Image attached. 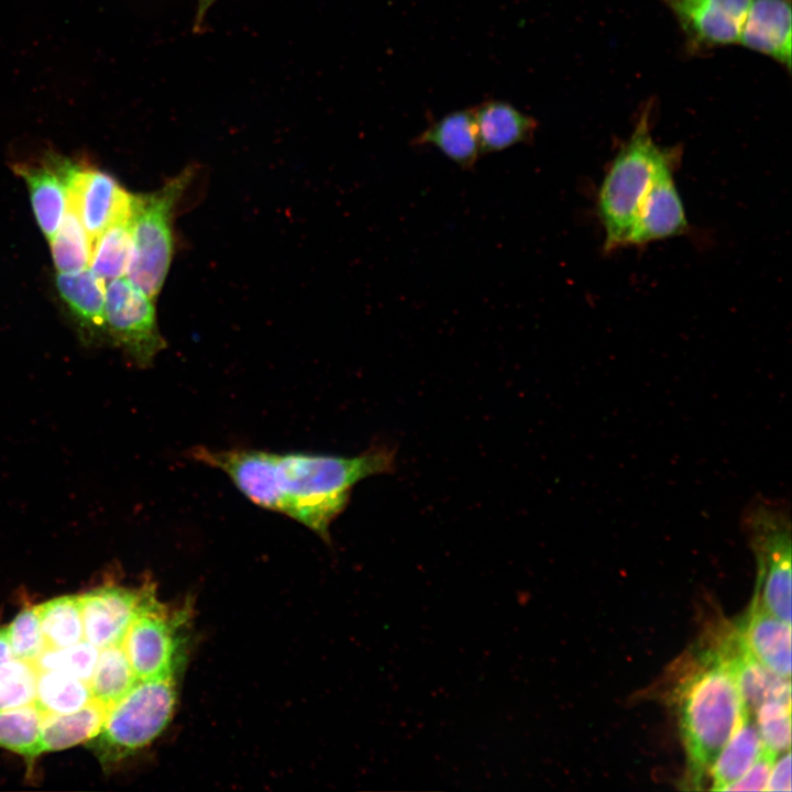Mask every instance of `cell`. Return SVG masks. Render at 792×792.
I'll return each instance as SVG.
<instances>
[{"mask_svg": "<svg viewBox=\"0 0 792 792\" xmlns=\"http://www.w3.org/2000/svg\"><path fill=\"white\" fill-rule=\"evenodd\" d=\"M92 701L88 682L59 670H38L34 704L43 714H67Z\"/></svg>", "mask_w": 792, "mask_h": 792, "instance_id": "24", "label": "cell"}, {"mask_svg": "<svg viewBox=\"0 0 792 792\" xmlns=\"http://www.w3.org/2000/svg\"><path fill=\"white\" fill-rule=\"evenodd\" d=\"M650 106L620 146L602 180L597 211L607 251L626 245L639 207L660 169L680 158L678 147H662L652 138Z\"/></svg>", "mask_w": 792, "mask_h": 792, "instance_id": "3", "label": "cell"}, {"mask_svg": "<svg viewBox=\"0 0 792 792\" xmlns=\"http://www.w3.org/2000/svg\"><path fill=\"white\" fill-rule=\"evenodd\" d=\"M190 458L222 471L254 504L302 524L330 543V526L360 481L395 469V450L376 444L355 457L196 447Z\"/></svg>", "mask_w": 792, "mask_h": 792, "instance_id": "1", "label": "cell"}, {"mask_svg": "<svg viewBox=\"0 0 792 792\" xmlns=\"http://www.w3.org/2000/svg\"><path fill=\"white\" fill-rule=\"evenodd\" d=\"M154 592L155 586L146 583L138 588L103 585L79 595L84 639L98 649L120 645Z\"/></svg>", "mask_w": 792, "mask_h": 792, "instance_id": "10", "label": "cell"}, {"mask_svg": "<svg viewBox=\"0 0 792 792\" xmlns=\"http://www.w3.org/2000/svg\"><path fill=\"white\" fill-rule=\"evenodd\" d=\"M107 708L90 701L84 707L67 714H44L38 754L64 750L89 741L101 728Z\"/></svg>", "mask_w": 792, "mask_h": 792, "instance_id": "20", "label": "cell"}, {"mask_svg": "<svg viewBox=\"0 0 792 792\" xmlns=\"http://www.w3.org/2000/svg\"><path fill=\"white\" fill-rule=\"evenodd\" d=\"M99 649L82 639L65 648H46L35 660L38 670H59L89 681Z\"/></svg>", "mask_w": 792, "mask_h": 792, "instance_id": "30", "label": "cell"}, {"mask_svg": "<svg viewBox=\"0 0 792 792\" xmlns=\"http://www.w3.org/2000/svg\"><path fill=\"white\" fill-rule=\"evenodd\" d=\"M50 242L58 273L79 271L90 264L92 242L73 207L67 205L62 226Z\"/></svg>", "mask_w": 792, "mask_h": 792, "instance_id": "27", "label": "cell"}, {"mask_svg": "<svg viewBox=\"0 0 792 792\" xmlns=\"http://www.w3.org/2000/svg\"><path fill=\"white\" fill-rule=\"evenodd\" d=\"M107 340L139 367H148L166 348L153 299L129 278L118 277L106 289Z\"/></svg>", "mask_w": 792, "mask_h": 792, "instance_id": "8", "label": "cell"}, {"mask_svg": "<svg viewBox=\"0 0 792 792\" xmlns=\"http://www.w3.org/2000/svg\"><path fill=\"white\" fill-rule=\"evenodd\" d=\"M6 629L12 656L15 658L35 662L47 648L35 606L24 607Z\"/></svg>", "mask_w": 792, "mask_h": 792, "instance_id": "31", "label": "cell"}, {"mask_svg": "<svg viewBox=\"0 0 792 792\" xmlns=\"http://www.w3.org/2000/svg\"><path fill=\"white\" fill-rule=\"evenodd\" d=\"M676 703L689 772L698 784L749 711L716 646L706 650L681 681Z\"/></svg>", "mask_w": 792, "mask_h": 792, "instance_id": "2", "label": "cell"}, {"mask_svg": "<svg viewBox=\"0 0 792 792\" xmlns=\"http://www.w3.org/2000/svg\"><path fill=\"white\" fill-rule=\"evenodd\" d=\"M791 0H751L738 43L791 70Z\"/></svg>", "mask_w": 792, "mask_h": 792, "instance_id": "15", "label": "cell"}, {"mask_svg": "<svg viewBox=\"0 0 792 792\" xmlns=\"http://www.w3.org/2000/svg\"><path fill=\"white\" fill-rule=\"evenodd\" d=\"M12 657L13 656L9 645L6 626L0 627V664Z\"/></svg>", "mask_w": 792, "mask_h": 792, "instance_id": "35", "label": "cell"}, {"mask_svg": "<svg viewBox=\"0 0 792 792\" xmlns=\"http://www.w3.org/2000/svg\"><path fill=\"white\" fill-rule=\"evenodd\" d=\"M132 254L130 218L108 227L92 243L91 271L105 280L122 277Z\"/></svg>", "mask_w": 792, "mask_h": 792, "instance_id": "25", "label": "cell"}, {"mask_svg": "<svg viewBox=\"0 0 792 792\" xmlns=\"http://www.w3.org/2000/svg\"><path fill=\"white\" fill-rule=\"evenodd\" d=\"M750 652L780 676H791V624L754 598L747 616L736 626Z\"/></svg>", "mask_w": 792, "mask_h": 792, "instance_id": "17", "label": "cell"}, {"mask_svg": "<svg viewBox=\"0 0 792 792\" xmlns=\"http://www.w3.org/2000/svg\"><path fill=\"white\" fill-rule=\"evenodd\" d=\"M791 703L769 701L754 712L762 746L774 756L790 750L791 746Z\"/></svg>", "mask_w": 792, "mask_h": 792, "instance_id": "29", "label": "cell"}, {"mask_svg": "<svg viewBox=\"0 0 792 792\" xmlns=\"http://www.w3.org/2000/svg\"><path fill=\"white\" fill-rule=\"evenodd\" d=\"M762 749L752 713L748 711L710 768L712 789L725 791L752 767Z\"/></svg>", "mask_w": 792, "mask_h": 792, "instance_id": "21", "label": "cell"}, {"mask_svg": "<svg viewBox=\"0 0 792 792\" xmlns=\"http://www.w3.org/2000/svg\"><path fill=\"white\" fill-rule=\"evenodd\" d=\"M791 517L788 504L758 496L741 514L758 564L757 596L762 606L791 624Z\"/></svg>", "mask_w": 792, "mask_h": 792, "instance_id": "6", "label": "cell"}, {"mask_svg": "<svg viewBox=\"0 0 792 792\" xmlns=\"http://www.w3.org/2000/svg\"><path fill=\"white\" fill-rule=\"evenodd\" d=\"M47 648H65L84 639L79 595H64L36 605Z\"/></svg>", "mask_w": 792, "mask_h": 792, "instance_id": "23", "label": "cell"}, {"mask_svg": "<svg viewBox=\"0 0 792 792\" xmlns=\"http://www.w3.org/2000/svg\"><path fill=\"white\" fill-rule=\"evenodd\" d=\"M38 669L15 657L0 664V711L34 704Z\"/></svg>", "mask_w": 792, "mask_h": 792, "instance_id": "28", "label": "cell"}, {"mask_svg": "<svg viewBox=\"0 0 792 792\" xmlns=\"http://www.w3.org/2000/svg\"><path fill=\"white\" fill-rule=\"evenodd\" d=\"M65 163V156L47 151L37 161L13 165L26 182L36 221L47 240L58 230L67 207Z\"/></svg>", "mask_w": 792, "mask_h": 792, "instance_id": "13", "label": "cell"}, {"mask_svg": "<svg viewBox=\"0 0 792 792\" xmlns=\"http://www.w3.org/2000/svg\"><path fill=\"white\" fill-rule=\"evenodd\" d=\"M44 714L35 704L0 711V747L33 761Z\"/></svg>", "mask_w": 792, "mask_h": 792, "instance_id": "26", "label": "cell"}, {"mask_svg": "<svg viewBox=\"0 0 792 792\" xmlns=\"http://www.w3.org/2000/svg\"><path fill=\"white\" fill-rule=\"evenodd\" d=\"M177 678L140 680L107 710L100 730L86 743L102 767L120 763L164 732L176 707Z\"/></svg>", "mask_w": 792, "mask_h": 792, "instance_id": "4", "label": "cell"}, {"mask_svg": "<svg viewBox=\"0 0 792 792\" xmlns=\"http://www.w3.org/2000/svg\"><path fill=\"white\" fill-rule=\"evenodd\" d=\"M105 282L88 268L56 276L57 293L81 338L88 343H100L107 339Z\"/></svg>", "mask_w": 792, "mask_h": 792, "instance_id": "16", "label": "cell"}, {"mask_svg": "<svg viewBox=\"0 0 792 792\" xmlns=\"http://www.w3.org/2000/svg\"><path fill=\"white\" fill-rule=\"evenodd\" d=\"M139 681L121 644L99 649L92 674L88 681L94 701L108 710Z\"/></svg>", "mask_w": 792, "mask_h": 792, "instance_id": "22", "label": "cell"}, {"mask_svg": "<svg viewBox=\"0 0 792 792\" xmlns=\"http://www.w3.org/2000/svg\"><path fill=\"white\" fill-rule=\"evenodd\" d=\"M473 108L482 156L534 142L538 121L513 103L486 99Z\"/></svg>", "mask_w": 792, "mask_h": 792, "instance_id": "19", "label": "cell"}, {"mask_svg": "<svg viewBox=\"0 0 792 792\" xmlns=\"http://www.w3.org/2000/svg\"><path fill=\"white\" fill-rule=\"evenodd\" d=\"M216 1L217 0H197V10L194 24L195 30H198L202 25L207 12Z\"/></svg>", "mask_w": 792, "mask_h": 792, "instance_id": "34", "label": "cell"}, {"mask_svg": "<svg viewBox=\"0 0 792 792\" xmlns=\"http://www.w3.org/2000/svg\"><path fill=\"white\" fill-rule=\"evenodd\" d=\"M716 646L729 663L745 705L751 713L765 702L791 703L790 679L762 664L747 648L736 626L724 632Z\"/></svg>", "mask_w": 792, "mask_h": 792, "instance_id": "14", "label": "cell"}, {"mask_svg": "<svg viewBox=\"0 0 792 792\" xmlns=\"http://www.w3.org/2000/svg\"><path fill=\"white\" fill-rule=\"evenodd\" d=\"M410 143L415 147H435L460 168L472 170L482 156L474 108L454 110L432 120Z\"/></svg>", "mask_w": 792, "mask_h": 792, "instance_id": "18", "label": "cell"}, {"mask_svg": "<svg viewBox=\"0 0 792 792\" xmlns=\"http://www.w3.org/2000/svg\"><path fill=\"white\" fill-rule=\"evenodd\" d=\"M765 791H791L790 750L776 758Z\"/></svg>", "mask_w": 792, "mask_h": 792, "instance_id": "33", "label": "cell"}, {"mask_svg": "<svg viewBox=\"0 0 792 792\" xmlns=\"http://www.w3.org/2000/svg\"><path fill=\"white\" fill-rule=\"evenodd\" d=\"M776 758L777 756L763 748L752 767L725 791H765Z\"/></svg>", "mask_w": 792, "mask_h": 792, "instance_id": "32", "label": "cell"}, {"mask_svg": "<svg viewBox=\"0 0 792 792\" xmlns=\"http://www.w3.org/2000/svg\"><path fill=\"white\" fill-rule=\"evenodd\" d=\"M186 608H170L148 597L130 625L121 646L139 680L178 674L185 661Z\"/></svg>", "mask_w": 792, "mask_h": 792, "instance_id": "7", "label": "cell"}, {"mask_svg": "<svg viewBox=\"0 0 792 792\" xmlns=\"http://www.w3.org/2000/svg\"><path fill=\"white\" fill-rule=\"evenodd\" d=\"M193 176V168H186L153 193L132 195V254L127 274L153 300L163 287L173 257L174 211Z\"/></svg>", "mask_w": 792, "mask_h": 792, "instance_id": "5", "label": "cell"}, {"mask_svg": "<svg viewBox=\"0 0 792 792\" xmlns=\"http://www.w3.org/2000/svg\"><path fill=\"white\" fill-rule=\"evenodd\" d=\"M688 46L705 51L738 43L751 0H663Z\"/></svg>", "mask_w": 792, "mask_h": 792, "instance_id": "11", "label": "cell"}, {"mask_svg": "<svg viewBox=\"0 0 792 792\" xmlns=\"http://www.w3.org/2000/svg\"><path fill=\"white\" fill-rule=\"evenodd\" d=\"M675 165L676 162L667 164L657 174L639 207L625 246L675 237L688 229L683 204L673 179Z\"/></svg>", "mask_w": 792, "mask_h": 792, "instance_id": "12", "label": "cell"}, {"mask_svg": "<svg viewBox=\"0 0 792 792\" xmlns=\"http://www.w3.org/2000/svg\"><path fill=\"white\" fill-rule=\"evenodd\" d=\"M65 184L67 205L77 211L92 243L108 227L130 218L132 194L88 162L67 157Z\"/></svg>", "mask_w": 792, "mask_h": 792, "instance_id": "9", "label": "cell"}]
</instances>
